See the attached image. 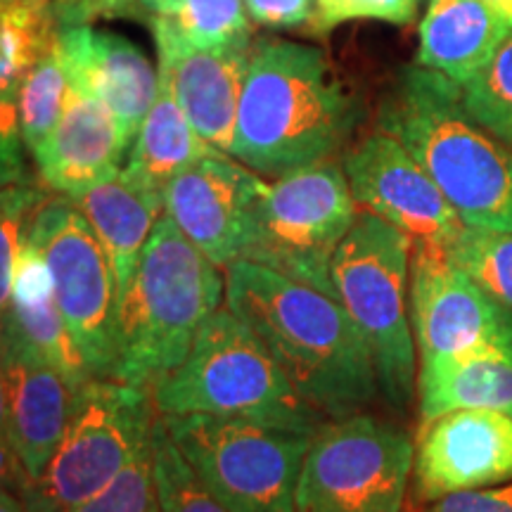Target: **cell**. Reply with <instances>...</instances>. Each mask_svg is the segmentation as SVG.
Here are the masks:
<instances>
[{
	"label": "cell",
	"instance_id": "obj_1",
	"mask_svg": "<svg viewBox=\"0 0 512 512\" xmlns=\"http://www.w3.org/2000/svg\"><path fill=\"white\" fill-rule=\"evenodd\" d=\"M226 306L264 342L325 420L361 413L380 392L361 330L328 292L238 259L223 268Z\"/></svg>",
	"mask_w": 512,
	"mask_h": 512
},
{
	"label": "cell",
	"instance_id": "obj_2",
	"mask_svg": "<svg viewBox=\"0 0 512 512\" xmlns=\"http://www.w3.org/2000/svg\"><path fill=\"white\" fill-rule=\"evenodd\" d=\"M361 117V100L323 50L259 38L242 83L230 157L259 176H285L335 157Z\"/></svg>",
	"mask_w": 512,
	"mask_h": 512
},
{
	"label": "cell",
	"instance_id": "obj_3",
	"mask_svg": "<svg viewBox=\"0 0 512 512\" xmlns=\"http://www.w3.org/2000/svg\"><path fill=\"white\" fill-rule=\"evenodd\" d=\"M377 128L411 152L465 226L512 230V152L467 112L458 83L420 64L403 67Z\"/></svg>",
	"mask_w": 512,
	"mask_h": 512
},
{
	"label": "cell",
	"instance_id": "obj_4",
	"mask_svg": "<svg viewBox=\"0 0 512 512\" xmlns=\"http://www.w3.org/2000/svg\"><path fill=\"white\" fill-rule=\"evenodd\" d=\"M226 299V275L169 216L152 228L131 290L119 306L112 380L152 387L181 366L197 332Z\"/></svg>",
	"mask_w": 512,
	"mask_h": 512
},
{
	"label": "cell",
	"instance_id": "obj_5",
	"mask_svg": "<svg viewBox=\"0 0 512 512\" xmlns=\"http://www.w3.org/2000/svg\"><path fill=\"white\" fill-rule=\"evenodd\" d=\"M150 392L159 415H230L304 432H318L325 422L228 306L204 320L181 366Z\"/></svg>",
	"mask_w": 512,
	"mask_h": 512
},
{
	"label": "cell",
	"instance_id": "obj_6",
	"mask_svg": "<svg viewBox=\"0 0 512 512\" xmlns=\"http://www.w3.org/2000/svg\"><path fill=\"white\" fill-rule=\"evenodd\" d=\"M413 240L380 216L358 209L332 256L335 299L366 339L377 384L394 408L418 394V347L411 323Z\"/></svg>",
	"mask_w": 512,
	"mask_h": 512
},
{
	"label": "cell",
	"instance_id": "obj_7",
	"mask_svg": "<svg viewBox=\"0 0 512 512\" xmlns=\"http://www.w3.org/2000/svg\"><path fill=\"white\" fill-rule=\"evenodd\" d=\"M358 204L344 166L325 159L266 183L249 214L240 259L320 292H332L330 266L354 226Z\"/></svg>",
	"mask_w": 512,
	"mask_h": 512
},
{
	"label": "cell",
	"instance_id": "obj_8",
	"mask_svg": "<svg viewBox=\"0 0 512 512\" xmlns=\"http://www.w3.org/2000/svg\"><path fill=\"white\" fill-rule=\"evenodd\" d=\"M171 439L228 512H294L316 432L230 415H159Z\"/></svg>",
	"mask_w": 512,
	"mask_h": 512
},
{
	"label": "cell",
	"instance_id": "obj_9",
	"mask_svg": "<svg viewBox=\"0 0 512 512\" xmlns=\"http://www.w3.org/2000/svg\"><path fill=\"white\" fill-rule=\"evenodd\" d=\"M155 411L150 387L112 377L83 384L48 467L19 494L29 512H64L105 489L150 444Z\"/></svg>",
	"mask_w": 512,
	"mask_h": 512
},
{
	"label": "cell",
	"instance_id": "obj_10",
	"mask_svg": "<svg viewBox=\"0 0 512 512\" xmlns=\"http://www.w3.org/2000/svg\"><path fill=\"white\" fill-rule=\"evenodd\" d=\"M415 441L401 427L354 413L313 434L294 512H401L413 477Z\"/></svg>",
	"mask_w": 512,
	"mask_h": 512
},
{
	"label": "cell",
	"instance_id": "obj_11",
	"mask_svg": "<svg viewBox=\"0 0 512 512\" xmlns=\"http://www.w3.org/2000/svg\"><path fill=\"white\" fill-rule=\"evenodd\" d=\"M27 240L46 259L67 328L93 377H112L119 344V297L112 259L69 197L38 207Z\"/></svg>",
	"mask_w": 512,
	"mask_h": 512
},
{
	"label": "cell",
	"instance_id": "obj_12",
	"mask_svg": "<svg viewBox=\"0 0 512 512\" xmlns=\"http://www.w3.org/2000/svg\"><path fill=\"white\" fill-rule=\"evenodd\" d=\"M411 323L418 368L441 358L512 349L510 313L437 247H413Z\"/></svg>",
	"mask_w": 512,
	"mask_h": 512
},
{
	"label": "cell",
	"instance_id": "obj_13",
	"mask_svg": "<svg viewBox=\"0 0 512 512\" xmlns=\"http://www.w3.org/2000/svg\"><path fill=\"white\" fill-rule=\"evenodd\" d=\"M358 209L380 216L413 240V247L446 249L465 223L411 152L377 128L344 157Z\"/></svg>",
	"mask_w": 512,
	"mask_h": 512
},
{
	"label": "cell",
	"instance_id": "obj_14",
	"mask_svg": "<svg viewBox=\"0 0 512 512\" xmlns=\"http://www.w3.org/2000/svg\"><path fill=\"white\" fill-rule=\"evenodd\" d=\"M505 482H512V415L467 408L422 422L413 460L420 503Z\"/></svg>",
	"mask_w": 512,
	"mask_h": 512
},
{
	"label": "cell",
	"instance_id": "obj_15",
	"mask_svg": "<svg viewBox=\"0 0 512 512\" xmlns=\"http://www.w3.org/2000/svg\"><path fill=\"white\" fill-rule=\"evenodd\" d=\"M266 181L219 152L181 171L164 190V214L207 256L226 268L240 259L249 214Z\"/></svg>",
	"mask_w": 512,
	"mask_h": 512
},
{
	"label": "cell",
	"instance_id": "obj_16",
	"mask_svg": "<svg viewBox=\"0 0 512 512\" xmlns=\"http://www.w3.org/2000/svg\"><path fill=\"white\" fill-rule=\"evenodd\" d=\"M159 57V81L171 88L195 131L230 155L242 83L254 38L223 48H192L164 19H147Z\"/></svg>",
	"mask_w": 512,
	"mask_h": 512
},
{
	"label": "cell",
	"instance_id": "obj_17",
	"mask_svg": "<svg viewBox=\"0 0 512 512\" xmlns=\"http://www.w3.org/2000/svg\"><path fill=\"white\" fill-rule=\"evenodd\" d=\"M5 370V432L31 482L43 475L72 420L76 392L69 382L15 335L0 328Z\"/></svg>",
	"mask_w": 512,
	"mask_h": 512
},
{
	"label": "cell",
	"instance_id": "obj_18",
	"mask_svg": "<svg viewBox=\"0 0 512 512\" xmlns=\"http://www.w3.org/2000/svg\"><path fill=\"white\" fill-rule=\"evenodd\" d=\"M57 50L72 88L100 100L133 143L159 91L155 64L128 38L88 24L60 27Z\"/></svg>",
	"mask_w": 512,
	"mask_h": 512
},
{
	"label": "cell",
	"instance_id": "obj_19",
	"mask_svg": "<svg viewBox=\"0 0 512 512\" xmlns=\"http://www.w3.org/2000/svg\"><path fill=\"white\" fill-rule=\"evenodd\" d=\"M128 147L114 114L100 100L69 88L60 121L31 157L48 190L76 197L117 176Z\"/></svg>",
	"mask_w": 512,
	"mask_h": 512
},
{
	"label": "cell",
	"instance_id": "obj_20",
	"mask_svg": "<svg viewBox=\"0 0 512 512\" xmlns=\"http://www.w3.org/2000/svg\"><path fill=\"white\" fill-rule=\"evenodd\" d=\"M512 34V17L489 0H430L415 64L460 88L475 79Z\"/></svg>",
	"mask_w": 512,
	"mask_h": 512
},
{
	"label": "cell",
	"instance_id": "obj_21",
	"mask_svg": "<svg viewBox=\"0 0 512 512\" xmlns=\"http://www.w3.org/2000/svg\"><path fill=\"white\" fill-rule=\"evenodd\" d=\"M98 235L112 259L119 306L136 278L152 228L164 216V195L133 181L124 169L95 188L69 197Z\"/></svg>",
	"mask_w": 512,
	"mask_h": 512
},
{
	"label": "cell",
	"instance_id": "obj_22",
	"mask_svg": "<svg viewBox=\"0 0 512 512\" xmlns=\"http://www.w3.org/2000/svg\"><path fill=\"white\" fill-rule=\"evenodd\" d=\"M60 373L74 392L93 380L57 306L46 259L27 240L19 256L10 311L5 323Z\"/></svg>",
	"mask_w": 512,
	"mask_h": 512
},
{
	"label": "cell",
	"instance_id": "obj_23",
	"mask_svg": "<svg viewBox=\"0 0 512 512\" xmlns=\"http://www.w3.org/2000/svg\"><path fill=\"white\" fill-rule=\"evenodd\" d=\"M420 420L467 408L512 415V349L451 356L418 368Z\"/></svg>",
	"mask_w": 512,
	"mask_h": 512
},
{
	"label": "cell",
	"instance_id": "obj_24",
	"mask_svg": "<svg viewBox=\"0 0 512 512\" xmlns=\"http://www.w3.org/2000/svg\"><path fill=\"white\" fill-rule=\"evenodd\" d=\"M219 152L195 131L171 88L159 81L157 98L131 143L124 171L147 190L164 195L181 171Z\"/></svg>",
	"mask_w": 512,
	"mask_h": 512
},
{
	"label": "cell",
	"instance_id": "obj_25",
	"mask_svg": "<svg viewBox=\"0 0 512 512\" xmlns=\"http://www.w3.org/2000/svg\"><path fill=\"white\" fill-rule=\"evenodd\" d=\"M55 0H0V86L19 93L24 76L57 43Z\"/></svg>",
	"mask_w": 512,
	"mask_h": 512
},
{
	"label": "cell",
	"instance_id": "obj_26",
	"mask_svg": "<svg viewBox=\"0 0 512 512\" xmlns=\"http://www.w3.org/2000/svg\"><path fill=\"white\" fill-rule=\"evenodd\" d=\"M446 254L512 316V230L465 226Z\"/></svg>",
	"mask_w": 512,
	"mask_h": 512
},
{
	"label": "cell",
	"instance_id": "obj_27",
	"mask_svg": "<svg viewBox=\"0 0 512 512\" xmlns=\"http://www.w3.org/2000/svg\"><path fill=\"white\" fill-rule=\"evenodd\" d=\"M152 472H155L157 498L162 512H228L219 498L202 482L195 467L188 463L181 448L171 439L164 420L152 427Z\"/></svg>",
	"mask_w": 512,
	"mask_h": 512
},
{
	"label": "cell",
	"instance_id": "obj_28",
	"mask_svg": "<svg viewBox=\"0 0 512 512\" xmlns=\"http://www.w3.org/2000/svg\"><path fill=\"white\" fill-rule=\"evenodd\" d=\"M69 88L72 83L55 43V48L36 62L19 86V126L29 152H34L53 133L64 112Z\"/></svg>",
	"mask_w": 512,
	"mask_h": 512
},
{
	"label": "cell",
	"instance_id": "obj_29",
	"mask_svg": "<svg viewBox=\"0 0 512 512\" xmlns=\"http://www.w3.org/2000/svg\"><path fill=\"white\" fill-rule=\"evenodd\" d=\"M460 91L467 112L512 150V34Z\"/></svg>",
	"mask_w": 512,
	"mask_h": 512
},
{
	"label": "cell",
	"instance_id": "obj_30",
	"mask_svg": "<svg viewBox=\"0 0 512 512\" xmlns=\"http://www.w3.org/2000/svg\"><path fill=\"white\" fill-rule=\"evenodd\" d=\"M46 200V192L31 183L0 188V328L10 311L12 285H15L19 256L27 242L29 223Z\"/></svg>",
	"mask_w": 512,
	"mask_h": 512
},
{
	"label": "cell",
	"instance_id": "obj_31",
	"mask_svg": "<svg viewBox=\"0 0 512 512\" xmlns=\"http://www.w3.org/2000/svg\"><path fill=\"white\" fill-rule=\"evenodd\" d=\"M64 512H162L152 472V446L147 444L105 489Z\"/></svg>",
	"mask_w": 512,
	"mask_h": 512
},
{
	"label": "cell",
	"instance_id": "obj_32",
	"mask_svg": "<svg viewBox=\"0 0 512 512\" xmlns=\"http://www.w3.org/2000/svg\"><path fill=\"white\" fill-rule=\"evenodd\" d=\"M420 0H316V17L311 22L313 34L356 22V19H375L387 24H411L418 12Z\"/></svg>",
	"mask_w": 512,
	"mask_h": 512
},
{
	"label": "cell",
	"instance_id": "obj_33",
	"mask_svg": "<svg viewBox=\"0 0 512 512\" xmlns=\"http://www.w3.org/2000/svg\"><path fill=\"white\" fill-rule=\"evenodd\" d=\"M19 93L0 86V188L3 185L27 183V162H24L22 126H19Z\"/></svg>",
	"mask_w": 512,
	"mask_h": 512
},
{
	"label": "cell",
	"instance_id": "obj_34",
	"mask_svg": "<svg viewBox=\"0 0 512 512\" xmlns=\"http://www.w3.org/2000/svg\"><path fill=\"white\" fill-rule=\"evenodd\" d=\"M249 22L264 29H299L316 17V0H245Z\"/></svg>",
	"mask_w": 512,
	"mask_h": 512
},
{
	"label": "cell",
	"instance_id": "obj_35",
	"mask_svg": "<svg viewBox=\"0 0 512 512\" xmlns=\"http://www.w3.org/2000/svg\"><path fill=\"white\" fill-rule=\"evenodd\" d=\"M422 512H512V482L444 496Z\"/></svg>",
	"mask_w": 512,
	"mask_h": 512
},
{
	"label": "cell",
	"instance_id": "obj_36",
	"mask_svg": "<svg viewBox=\"0 0 512 512\" xmlns=\"http://www.w3.org/2000/svg\"><path fill=\"white\" fill-rule=\"evenodd\" d=\"M31 482L22 460H19L15 446L10 444L8 434H0V489H10L22 494Z\"/></svg>",
	"mask_w": 512,
	"mask_h": 512
},
{
	"label": "cell",
	"instance_id": "obj_37",
	"mask_svg": "<svg viewBox=\"0 0 512 512\" xmlns=\"http://www.w3.org/2000/svg\"><path fill=\"white\" fill-rule=\"evenodd\" d=\"M0 512H29V508L17 491L0 489Z\"/></svg>",
	"mask_w": 512,
	"mask_h": 512
},
{
	"label": "cell",
	"instance_id": "obj_38",
	"mask_svg": "<svg viewBox=\"0 0 512 512\" xmlns=\"http://www.w3.org/2000/svg\"><path fill=\"white\" fill-rule=\"evenodd\" d=\"M5 418H8V411H5V370H3V344H0V434L5 432Z\"/></svg>",
	"mask_w": 512,
	"mask_h": 512
},
{
	"label": "cell",
	"instance_id": "obj_39",
	"mask_svg": "<svg viewBox=\"0 0 512 512\" xmlns=\"http://www.w3.org/2000/svg\"><path fill=\"white\" fill-rule=\"evenodd\" d=\"M498 8H501L508 17H512V0H501V3H498Z\"/></svg>",
	"mask_w": 512,
	"mask_h": 512
},
{
	"label": "cell",
	"instance_id": "obj_40",
	"mask_svg": "<svg viewBox=\"0 0 512 512\" xmlns=\"http://www.w3.org/2000/svg\"><path fill=\"white\" fill-rule=\"evenodd\" d=\"M489 3H494V5H498V3H501V0H489Z\"/></svg>",
	"mask_w": 512,
	"mask_h": 512
}]
</instances>
